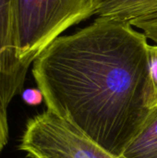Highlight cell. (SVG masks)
<instances>
[{"label":"cell","mask_w":157,"mask_h":158,"mask_svg":"<svg viewBox=\"0 0 157 158\" xmlns=\"http://www.w3.org/2000/svg\"><path fill=\"white\" fill-rule=\"evenodd\" d=\"M149 45L143 32L104 18L59 36L32 63L47 110L120 156L150 111Z\"/></svg>","instance_id":"obj_1"},{"label":"cell","mask_w":157,"mask_h":158,"mask_svg":"<svg viewBox=\"0 0 157 158\" xmlns=\"http://www.w3.org/2000/svg\"><path fill=\"white\" fill-rule=\"evenodd\" d=\"M93 15V0H16V46L22 66L29 69L63 31Z\"/></svg>","instance_id":"obj_2"},{"label":"cell","mask_w":157,"mask_h":158,"mask_svg":"<svg viewBox=\"0 0 157 158\" xmlns=\"http://www.w3.org/2000/svg\"><path fill=\"white\" fill-rule=\"evenodd\" d=\"M19 149L31 158H122L48 110L27 122Z\"/></svg>","instance_id":"obj_3"},{"label":"cell","mask_w":157,"mask_h":158,"mask_svg":"<svg viewBox=\"0 0 157 158\" xmlns=\"http://www.w3.org/2000/svg\"><path fill=\"white\" fill-rule=\"evenodd\" d=\"M15 6L16 0H0V109L6 116L10 102L21 92L28 72L17 52Z\"/></svg>","instance_id":"obj_4"},{"label":"cell","mask_w":157,"mask_h":158,"mask_svg":"<svg viewBox=\"0 0 157 158\" xmlns=\"http://www.w3.org/2000/svg\"><path fill=\"white\" fill-rule=\"evenodd\" d=\"M94 15L130 24L157 44V0H93Z\"/></svg>","instance_id":"obj_5"},{"label":"cell","mask_w":157,"mask_h":158,"mask_svg":"<svg viewBox=\"0 0 157 158\" xmlns=\"http://www.w3.org/2000/svg\"><path fill=\"white\" fill-rule=\"evenodd\" d=\"M122 158H157V107L150 109L137 134L126 146Z\"/></svg>","instance_id":"obj_6"},{"label":"cell","mask_w":157,"mask_h":158,"mask_svg":"<svg viewBox=\"0 0 157 158\" xmlns=\"http://www.w3.org/2000/svg\"><path fill=\"white\" fill-rule=\"evenodd\" d=\"M148 85L146 106L149 109L157 107V44L148 48Z\"/></svg>","instance_id":"obj_7"},{"label":"cell","mask_w":157,"mask_h":158,"mask_svg":"<svg viewBox=\"0 0 157 158\" xmlns=\"http://www.w3.org/2000/svg\"><path fill=\"white\" fill-rule=\"evenodd\" d=\"M21 98L25 104L35 106L40 105L43 99V94L39 88H29L22 92Z\"/></svg>","instance_id":"obj_8"},{"label":"cell","mask_w":157,"mask_h":158,"mask_svg":"<svg viewBox=\"0 0 157 158\" xmlns=\"http://www.w3.org/2000/svg\"><path fill=\"white\" fill-rule=\"evenodd\" d=\"M8 141L7 117L0 109V152L6 145Z\"/></svg>","instance_id":"obj_9"}]
</instances>
